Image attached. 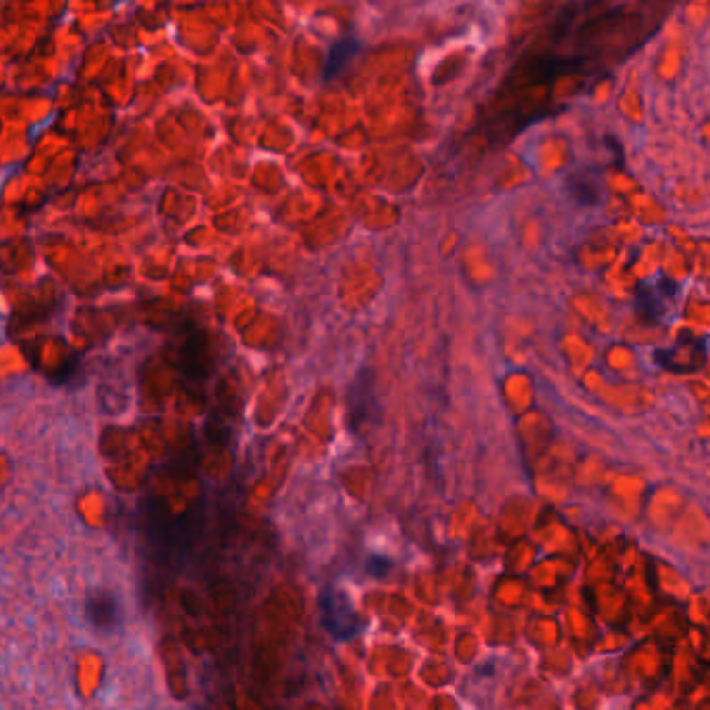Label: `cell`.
<instances>
[{"label":"cell","mask_w":710,"mask_h":710,"mask_svg":"<svg viewBox=\"0 0 710 710\" xmlns=\"http://www.w3.org/2000/svg\"><path fill=\"white\" fill-rule=\"evenodd\" d=\"M679 285L669 276H658L656 281H644L635 289V310L646 325H655L663 318L665 304L679 295Z\"/></svg>","instance_id":"cell-3"},{"label":"cell","mask_w":710,"mask_h":710,"mask_svg":"<svg viewBox=\"0 0 710 710\" xmlns=\"http://www.w3.org/2000/svg\"><path fill=\"white\" fill-rule=\"evenodd\" d=\"M85 617L96 629H111L119 619V606L111 595H96L85 603Z\"/></svg>","instance_id":"cell-5"},{"label":"cell","mask_w":710,"mask_h":710,"mask_svg":"<svg viewBox=\"0 0 710 710\" xmlns=\"http://www.w3.org/2000/svg\"><path fill=\"white\" fill-rule=\"evenodd\" d=\"M565 189L580 206H600L605 202V185L595 171H574L567 175Z\"/></svg>","instance_id":"cell-4"},{"label":"cell","mask_w":710,"mask_h":710,"mask_svg":"<svg viewBox=\"0 0 710 710\" xmlns=\"http://www.w3.org/2000/svg\"><path fill=\"white\" fill-rule=\"evenodd\" d=\"M320 609H322V625L326 627V632L333 635L335 640H351L360 634L362 621L357 617L349 600L339 595V592H326L320 598Z\"/></svg>","instance_id":"cell-2"},{"label":"cell","mask_w":710,"mask_h":710,"mask_svg":"<svg viewBox=\"0 0 710 710\" xmlns=\"http://www.w3.org/2000/svg\"><path fill=\"white\" fill-rule=\"evenodd\" d=\"M653 360L658 368L673 372V375H692L706 365L708 345L705 336H684L671 347L655 349Z\"/></svg>","instance_id":"cell-1"},{"label":"cell","mask_w":710,"mask_h":710,"mask_svg":"<svg viewBox=\"0 0 710 710\" xmlns=\"http://www.w3.org/2000/svg\"><path fill=\"white\" fill-rule=\"evenodd\" d=\"M357 53V42L345 38L341 42H336L331 55H328L326 61V71H325V79H333L336 73H339L345 65L349 63V58Z\"/></svg>","instance_id":"cell-6"}]
</instances>
